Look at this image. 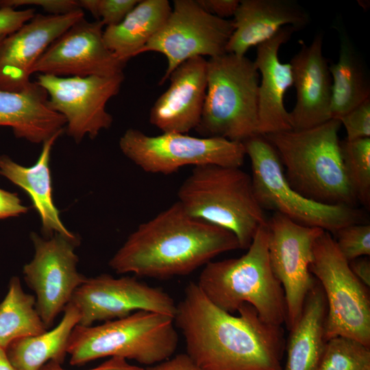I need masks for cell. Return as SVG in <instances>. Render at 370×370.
<instances>
[{"label": "cell", "instance_id": "cell-1", "mask_svg": "<svg viewBox=\"0 0 370 370\" xmlns=\"http://www.w3.org/2000/svg\"><path fill=\"white\" fill-rule=\"evenodd\" d=\"M237 312L220 309L190 282L173 318L186 354L201 370H284L282 325L265 322L247 303Z\"/></svg>", "mask_w": 370, "mask_h": 370}, {"label": "cell", "instance_id": "cell-2", "mask_svg": "<svg viewBox=\"0 0 370 370\" xmlns=\"http://www.w3.org/2000/svg\"><path fill=\"white\" fill-rule=\"evenodd\" d=\"M240 249L231 232L189 215L177 201L138 225L109 261L116 273L166 280Z\"/></svg>", "mask_w": 370, "mask_h": 370}, {"label": "cell", "instance_id": "cell-3", "mask_svg": "<svg viewBox=\"0 0 370 370\" xmlns=\"http://www.w3.org/2000/svg\"><path fill=\"white\" fill-rule=\"evenodd\" d=\"M341 126L338 120L330 119L311 128L264 136L275 149L294 190L321 204L353 207L357 199L341 158Z\"/></svg>", "mask_w": 370, "mask_h": 370}, {"label": "cell", "instance_id": "cell-4", "mask_svg": "<svg viewBox=\"0 0 370 370\" xmlns=\"http://www.w3.org/2000/svg\"><path fill=\"white\" fill-rule=\"evenodd\" d=\"M247 249L239 258L207 263L197 285L213 304L230 314L247 303L265 322L282 325L286 320V305L269 262L267 223Z\"/></svg>", "mask_w": 370, "mask_h": 370}, {"label": "cell", "instance_id": "cell-5", "mask_svg": "<svg viewBox=\"0 0 370 370\" xmlns=\"http://www.w3.org/2000/svg\"><path fill=\"white\" fill-rule=\"evenodd\" d=\"M177 201L191 217L225 229L247 249L267 223L254 193L251 175L240 167L195 166L177 191Z\"/></svg>", "mask_w": 370, "mask_h": 370}, {"label": "cell", "instance_id": "cell-6", "mask_svg": "<svg viewBox=\"0 0 370 370\" xmlns=\"http://www.w3.org/2000/svg\"><path fill=\"white\" fill-rule=\"evenodd\" d=\"M178 335L172 317L139 310L95 326L77 325L68 343L72 365L105 357H120L151 366L175 352Z\"/></svg>", "mask_w": 370, "mask_h": 370}, {"label": "cell", "instance_id": "cell-7", "mask_svg": "<svg viewBox=\"0 0 370 370\" xmlns=\"http://www.w3.org/2000/svg\"><path fill=\"white\" fill-rule=\"evenodd\" d=\"M260 75L254 61L226 53L207 60V89L200 122L203 137L244 142L258 135Z\"/></svg>", "mask_w": 370, "mask_h": 370}, {"label": "cell", "instance_id": "cell-8", "mask_svg": "<svg viewBox=\"0 0 370 370\" xmlns=\"http://www.w3.org/2000/svg\"><path fill=\"white\" fill-rule=\"evenodd\" d=\"M243 143L250 160L254 193L263 210H272L295 223L333 234L358 223L360 215L353 207L321 204L294 190L286 179L275 149L264 136L256 135Z\"/></svg>", "mask_w": 370, "mask_h": 370}, {"label": "cell", "instance_id": "cell-9", "mask_svg": "<svg viewBox=\"0 0 370 370\" xmlns=\"http://www.w3.org/2000/svg\"><path fill=\"white\" fill-rule=\"evenodd\" d=\"M310 272L322 287L327 301L325 339L353 338L370 347V295L351 271L332 234L315 241Z\"/></svg>", "mask_w": 370, "mask_h": 370}, {"label": "cell", "instance_id": "cell-10", "mask_svg": "<svg viewBox=\"0 0 370 370\" xmlns=\"http://www.w3.org/2000/svg\"><path fill=\"white\" fill-rule=\"evenodd\" d=\"M121 152L144 171L169 175L192 165L241 167L244 145L220 137H194L167 132L151 136L130 128L119 139Z\"/></svg>", "mask_w": 370, "mask_h": 370}, {"label": "cell", "instance_id": "cell-11", "mask_svg": "<svg viewBox=\"0 0 370 370\" xmlns=\"http://www.w3.org/2000/svg\"><path fill=\"white\" fill-rule=\"evenodd\" d=\"M233 31L232 20L209 14L197 0H175L164 25L138 54L154 51L166 57L167 67L161 84L189 59L226 53Z\"/></svg>", "mask_w": 370, "mask_h": 370}, {"label": "cell", "instance_id": "cell-12", "mask_svg": "<svg viewBox=\"0 0 370 370\" xmlns=\"http://www.w3.org/2000/svg\"><path fill=\"white\" fill-rule=\"evenodd\" d=\"M123 81L122 73L84 77L39 74L36 82L47 92L49 107L64 117L68 135L80 143L84 136L93 139L111 126L113 119L106 104L119 93Z\"/></svg>", "mask_w": 370, "mask_h": 370}, {"label": "cell", "instance_id": "cell-13", "mask_svg": "<svg viewBox=\"0 0 370 370\" xmlns=\"http://www.w3.org/2000/svg\"><path fill=\"white\" fill-rule=\"evenodd\" d=\"M267 229L269 262L284 292L285 324L290 330L298 321L315 282L309 268L314 243L324 230L299 224L276 212L267 221Z\"/></svg>", "mask_w": 370, "mask_h": 370}, {"label": "cell", "instance_id": "cell-14", "mask_svg": "<svg viewBox=\"0 0 370 370\" xmlns=\"http://www.w3.org/2000/svg\"><path fill=\"white\" fill-rule=\"evenodd\" d=\"M30 236L34 255L23 267V273L27 286L35 293L36 310L48 330L86 277L77 270L75 248L78 241L60 234L47 239L36 233Z\"/></svg>", "mask_w": 370, "mask_h": 370}, {"label": "cell", "instance_id": "cell-15", "mask_svg": "<svg viewBox=\"0 0 370 370\" xmlns=\"http://www.w3.org/2000/svg\"><path fill=\"white\" fill-rule=\"evenodd\" d=\"M70 302L77 308L79 325L83 326L124 318L139 310L174 318L177 309L174 299L162 288L151 286L136 277L116 278L108 274L86 278Z\"/></svg>", "mask_w": 370, "mask_h": 370}, {"label": "cell", "instance_id": "cell-16", "mask_svg": "<svg viewBox=\"0 0 370 370\" xmlns=\"http://www.w3.org/2000/svg\"><path fill=\"white\" fill-rule=\"evenodd\" d=\"M103 27L99 21L81 18L47 47L32 74L84 77L122 73L126 63L106 45Z\"/></svg>", "mask_w": 370, "mask_h": 370}, {"label": "cell", "instance_id": "cell-17", "mask_svg": "<svg viewBox=\"0 0 370 370\" xmlns=\"http://www.w3.org/2000/svg\"><path fill=\"white\" fill-rule=\"evenodd\" d=\"M84 17L82 9L65 14L35 16L6 36L0 46V89L19 91L31 82L32 69L47 47Z\"/></svg>", "mask_w": 370, "mask_h": 370}, {"label": "cell", "instance_id": "cell-18", "mask_svg": "<svg viewBox=\"0 0 370 370\" xmlns=\"http://www.w3.org/2000/svg\"><path fill=\"white\" fill-rule=\"evenodd\" d=\"M207 60L189 59L169 75V88L158 98L149 114L151 125L162 133L186 134L198 126L207 89Z\"/></svg>", "mask_w": 370, "mask_h": 370}, {"label": "cell", "instance_id": "cell-19", "mask_svg": "<svg viewBox=\"0 0 370 370\" xmlns=\"http://www.w3.org/2000/svg\"><path fill=\"white\" fill-rule=\"evenodd\" d=\"M323 35L317 34L290 62L296 90L295 104L289 112L293 130L311 128L331 119L332 77L323 55Z\"/></svg>", "mask_w": 370, "mask_h": 370}, {"label": "cell", "instance_id": "cell-20", "mask_svg": "<svg viewBox=\"0 0 370 370\" xmlns=\"http://www.w3.org/2000/svg\"><path fill=\"white\" fill-rule=\"evenodd\" d=\"M297 31L292 26H285L270 40L259 45L254 61L261 75L258 86V134L293 130L289 112L284 106L286 90L293 86V79L290 63H282L278 52Z\"/></svg>", "mask_w": 370, "mask_h": 370}, {"label": "cell", "instance_id": "cell-21", "mask_svg": "<svg viewBox=\"0 0 370 370\" xmlns=\"http://www.w3.org/2000/svg\"><path fill=\"white\" fill-rule=\"evenodd\" d=\"M309 21L307 11L295 0H241L232 20L227 53L245 56L251 47L270 40L284 27L297 30Z\"/></svg>", "mask_w": 370, "mask_h": 370}, {"label": "cell", "instance_id": "cell-22", "mask_svg": "<svg viewBox=\"0 0 370 370\" xmlns=\"http://www.w3.org/2000/svg\"><path fill=\"white\" fill-rule=\"evenodd\" d=\"M66 120L48 104L46 90L30 82L19 91L0 89V126L12 128L14 136L32 143H43L63 132Z\"/></svg>", "mask_w": 370, "mask_h": 370}, {"label": "cell", "instance_id": "cell-23", "mask_svg": "<svg viewBox=\"0 0 370 370\" xmlns=\"http://www.w3.org/2000/svg\"><path fill=\"white\" fill-rule=\"evenodd\" d=\"M62 134H56L42 143L40 154L31 166H22L8 156L1 155L0 175L28 195L40 216L41 230L46 237L60 234L71 240L78 241L63 224L53 199L50 155L56 140Z\"/></svg>", "mask_w": 370, "mask_h": 370}, {"label": "cell", "instance_id": "cell-24", "mask_svg": "<svg viewBox=\"0 0 370 370\" xmlns=\"http://www.w3.org/2000/svg\"><path fill=\"white\" fill-rule=\"evenodd\" d=\"M327 301L316 280L308 292L301 314L289 330L286 345L287 361L284 370H315L323 352Z\"/></svg>", "mask_w": 370, "mask_h": 370}, {"label": "cell", "instance_id": "cell-25", "mask_svg": "<svg viewBox=\"0 0 370 370\" xmlns=\"http://www.w3.org/2000/svg\"><path fill=\"white\" fill-rule=\"evenodd\" d=\"M171 8L167 0H140L119 24L103 30L106 45L126 63L159 32Z\"/></svg>", "mask_w": 370, "mask_h": 370}, {"label": "cell", "instance_id": "cell-26", "mask_svg": "<svg viewBox=\"0 0 370 370\" xmlns=\"http://www.w3.org/2000/svg\"><path fill=\"white\" fill-rule=\"evenodd\" d=\"M58 325L51 330L13 341L5 349L16 370H39L49 361L62 364L67 354L71 333L79 324L80 314L69 302Z\"/></svg>", "mask_w": 370, "mask_h": 370}, {"label": "cell", "instance_id": "cell-27", "mask_svg": "<svg viewBox=\"0 0 370 370\" xmlns=\"http://www.w3.org/2000/svg\"><path fill=\"white\" fill-rule=\"evenodd\" d=\"M338 61L329 66L332 77L331 119L339 120L370 98V86L362 59L347 35L341 34Z\"/></svg>", "mask_w": 370, "mask_h": 370}, {"label": "cell", "instance_id": "cell-28", "mask_svg": "<svg viewBox=\"0 0 370 370\" xmlns=\"http://www.w3.org/2000/svg\"><path fill=\"white\" fill-rule=\"evenodd\" d=\"M47 330L36 310L35 296L25 293L19 278L12 277L0 303V347L5 350L16 339Z\"/></svg>", "mask_w": 370, "mask_h": 370}, {"label": "cell", "instance_id": "cell-29", "mask_svg": "<svg viewBox=\"0 0 370 370\" xmlns=\"http://www.w3.org/2000/svg\"><path fill=\"white\" fill-rule=\"evenodd\" d=\"M345 171L357 199L365 206L370 202V138L340 141Z\"/></svg>", "mask_w": 370, "mask_h": 370}, {"label": "cell", "instance_id": "cell-30", "mask_svg": "<svg viewBox=\"0 0 370 370\" xmlns=\"http://www.w3.org/2000/svg\"><path fill=\"white\" fill-rule=\"evenodd\" d=\"M370 366V347L346 336L326 341L315 370H362Z\"/></svg>", "mask_w": 370, "mask_h": 370}, {"label": "cell", "instance_id": "cell-31", "mask_svg": "<svg viewBox=\"0 0 370 370\" xmlns=\"http://www.w3.org/2000/svg\"><path fill=\"white\" fill-rule=\"evenodd\" d=\"M334 234L336 246L347 262L370 255L369 225H348L338 230Z\"/></svg>", "mask_w": 370, "mask_h": 370}, {"label": "cell", "instance_id": "cell-32", "mask_svg": "<svg viewBox=\"0 0 370 370\" xmlns=\"http://www.w3.org/2000/svg\"><path fill=\"white\" fill-rule=\"evenodd\" d=\"M140 0H80L79 8L90 12L106 27L119 24Z\"/></svg>", "mask_w": 370, "mask_h": 370}, {"label": "cell", "instance_id": "cell-33", "mask_svg": "<svg viewBox=\"0 0 370 370\" xmlns=\"http://www.w3.org/2000/svg\"><path fill=\"white\" fill-rule=\"evenodd\" d=\"M347 132V140L370 138V98L338 120Z\"/></svg>", "mask_w": 370, "mask_h": 370}, {"label": "cell", "instance_id": "cell-34", "mask_svg": "<svg viewBox=\"0 0 370 370\" xmlns=\"http://www.w3.org/2000/svg\"><path fill=\"white\" fill-rule=\"evenodd\" d=\"M23 5L41 7L49 14H65L81 9L77 1L73 0H0V8L15 9Z\"/></svg>", "mask_w": 370, "mask_h": 370}, {"label": "cell", "instance_id": "cell-35", "mask_svg": "<svg viewBox=\"0 0 370 370\" xmlns=\"http://www.w3.org/2000/svg\"><path fill=\"white\" fill-rule=\"evenodd\" d=\"M35 10H16L11 8H0V36H8L18 30L35 16Z\"/></svg>", "mask_w": 370, "mask_h": 370}, {"label": "cell", "instance_id": "cell-36", "mask_svg": "<svg viewBox=\"0 0 370 370\" xmlns=\"http://www.w3.org/2000/svg\"><path fill=\"white\" fill-rule=\"evenodd\" d=\"M27 210L16 193L0 188V219L16 217Z\"/></svg>", "mask_w": 370, "mask_h": 370}, {"label": "cell", "instance_id": "cell-37", "mask_svg": "<svg viewBox=\"0 0 370 370\" xmlns=\"http://www.w3.org/2000/svg\"><path fill=\"white\" fill-rule=\"evenodd\" d=\"M201 8L209 14L226 19L234 16L239 5L238 0H197Z\"/></svg>", "mask_w": 370, "mask_h": 370}, {"label": "cell", "instance_id": "cell-38", "mask_svg": "<svg viewBox=\"0 0 370 370\" xmlns=\"http://www.w3.org/2000/svg\"><path fill=\"white\" fill-rule=\"evenodd\" d=\"M39 370H66L62 364L49 361ZM88 370H145V368L130 364L126 359L120 357H111L99 366Z\"/></svg>", "mask_w": 370, "mask_h": 370}, {"label": "cell", "instance_id": "cell-39", "mask_svg": "<svg viewBox=\"0 0 370 370\" xmlns=\"http://www.w3.org/2000/svg\"><path fill=\"white\" fill-rule=\"evenodd\" d=\"M145 370H201L186 354H181L148 366Z\"/></svg>", "mask_w": 370, "mask_h": 370}, {"label": "cell", "instance_id": "cell-40", "mask_svg": "<svg viewBox=\"0 0 370 370\" xmlns=\"http://www.w3.org/2000/svg\"><path fill=\"white\" fill-rule=\"evenodd\" d=\"M354 275L366 286H370V261L367 256L360 257L348 262Z\"/></svg>", "mask_w": 370, "mask_h": 370}, {"label": "cell", "instance_id": "cell-41", "mask_svg": "<svg viewBox=\"0 0 370 370\" xmlns=\"http://www.w3.org/2000/svg\"><path fill=\"white\" fill-rule=\"evenodd\" d=\"M0 370H16L9 360L5 350L0 347Z\"/></svg>", "mask_w": 370, "mask_h": 370}, {"label": "cell", "instance_id": "cell-42", "mask_svg": "<svg viewBox=\"0 0 370 370\" xmlns=\"http://www.w3.org/2000/svg\"><path fill=\"white\" fill-rule=\"evenodd\" d=\"M6 36H0V46L3 40V39L5 38Z\"/></svg>", "mask_w": 370, "mask_h": 370}, {"label": "cell", "instance_id": "cell-43", "mask_svg": "<svg viewBox=\"0 0 370 370\" xmlns=\"http://www.w3.org/2000/svg\"><path fill=\"white\" fill-rule=\"evenodd\" d=\"M362 370H370V366L366 367L365 368H364Z\"/></svg>", "mask_w": 370, "mask_h": 370}]
</instances>
